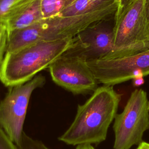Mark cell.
Returning a JSON list of instances; mask_svg holds the SVG:
<instances>
[{
	"label": "cell",
	"mask_w": 149,
	"mask_h": 149,
	"mask_svg": "<svg viewBox=\"0 0 149 149\" xmlns=\"http://www.w3.org/2000/svg\"><path fill=\"white\" fill-rule=\"evenodd\" d=\"M120 100L121 95L112 86L98 87L83 104L78 105L73 122L59 140L72 146L104 141Z\"/></svg>",
	"instance_id": "1"
},
{
	"label": "cell",
	"mask_w": 149,
	"mask_h": 149,
	"mask_svg": "<svg viewBox=\"0 0 149 149\" xmlns=\"http://www.w3.org/2000/svg\"><path fill=\"white\" fill-rule=\"evenodd\" d=\"M73 37L40 41L13 52H6L0 81L6 87L25 83L48 68L72 45Z\"/></svg>",
	"instance_id": "2"
},
{
	"label": "cell",
	"mask_w": 149,
	"mask_h": 149,
	"mask_svg": "<svg viewBox=\"0 0 149 149\" xmlns=\"http://www.w3.org/2000/svg\"><path fill=\"white\" fill-rule=\"evenodd\" d=\"M99 22L89 15L59 16L43 19L23 30L8 33L6 52H13L33 43L74 37L91 24Z\"/></svg>",
	"instance_id": "3"
},
{
	"label": "cell",
	"mask_w": 149,
	"mask_h": 149,
	"mask_svg": "<svg viewBox=\"0 0 149 149\" xmlns=\"http://www.w3.org/2000/svg\"><path fill=\"white\" fill-rule=\"evenodd\" d=\"M145 0H135L115 19L113 49L105 59L122 58L149 49Z\"/></svg>",
	"instance_id": "4"
},
{
	"label": "cell",
	"mask_w": 149,
	"mask_h": 149,
	"mask_svg": "<svg viewBox=\"0 0 149 149\" xmlns=\"http://www.w3.org/2000/svg\"><path fill=\"white\" fill-rule=\"evenodd\" d=\"M148 102L143 89L131 93L123 111L114 119L113 149H130L143 141V134L149 129Z\"/></svg>",
	"instance_id": "5"
},
{
	"label": "cell",
	"mask_w": 149,
	"mask_h": 149,
	"mask_svg": "<svg viewBox=\"0 0 149 149\" xmlns=\"http://www.w3.org/2000/svg\"><path fill=\"white\" fill-rule=\"evenodd\" d=\"M45 82V77L40 74L25 83L10 87L0 102V126L15 145L23 133V125L32 93L43 86Z\"/></svg>",
	"instance_id": "6"
},
{
	"label": "cell",
	"mask_w": 149,
	"mask_h": 149,
	"mask_svg": "<svg viewBox=\"0 0 149 149\" xmlns=\"http://www.w3.org/2000/svg\"><path fill=\"white\" fill-rule=\"evenodd\" d=\"M98 83L113 86L149 74V49L122 58L87 61Z\"/></svg>",
	"instance_id": "7"
},
{
	"label": "cell",
	"mask_w": 149,
	"mask_h": 149,
	"mask_svg": "<svg viewBox=\"0 0 149 149\" xmlns=\"http://www.w3.org/2000/svg\"><path fill=\"white\" fill-rule=\"evenodd\" d=\"M48 68L54 82L74 94H89L98 88L87 61L77 55L65 52Z\"/></svg>",
	"instance_id": "8"
},
{
	"label": "cell",
	"mask_w": 149,
	"mask_h": 149,
	"mask_svg": "<svg viewBox=\"0 0 149 149\" xmlns=\"http://www.w3.org/2000/svg\"><path fill=\"white\" fill-rule=\"evenodd\" d=\"M114 24L115 16L91 24L73 37L65 52L86 61L106 59L113 49Z\"/></svg>",
	"instance_id": "9"
},
{
	"label": "cell",
	"mask_w": 149,
	"mask_h": 149,
	"mask_svg": "<svg viewBox=\"0 0 149 149\" xmlns=\"http://www.w3.org/2000/svg\"><path fill=\"white\" fill-rule=\"evenodd\" d=\"M43 20L41 0H34L4 22L7 33L23 30Z\"/></svg>",
	"instance_id": "10"
},
{
	"label": "cell",
	"mask_w": 149,
	"mask_h": 149,
	"mask_svg": "<svg viewBox=\"0 0 149 149\" xmlns=\"http://www.w3.org/2000/svg\"><path fill=\"white\" fill-rule=\"evenodd\" d=\"M34 0H0V20L5 21Z\"/></svg>",
	"instance_id": "11"
},
{
	"label": "cell",
	"mask_w": 149,
	"mask_h": 149,
	"mask_svg": "<svg viewBox=\"0 0 149 149\" xmlns=\"http://www.w3.org/2000/svg\"><path fill=\"white\" fill-rule=\"evenodd\" d=\"M65 7V0H41V10L43 19L60 16Z\"/></svg>",
	"instance_id": "12"
},
{
	"label": "cell",
	"mask_w": 149,
	"mask_h": 149,
	"mask_svg": "<svg viewBox=\"0 0 149 149\" xmlns=\"http://www.w3.org/2000/svg\"><path fill=\"white\" fill-rule=\"evenodd\" d=\"M16 146L17 149H50L41 141L32 139L24 132Z\"/></svg>",
	"instance_id": "13"
},
{
	"label": "cell",
	"mask_w": 149,
	"mask_h": 149,
	"mask_svg": "<svg viewBox=\"0 0 149 149\" xmlns=\"http://www.w3.org/2000/svg\"><path fill=\"white\" fill-rule=\"evenodd\" d=\"M0 149H17L16 145L10 140L0 126Z\"/></svg>",
	"instance_id": "14"
},
{
	"label": "cell",
	"mask_w": 149,
	"mask_h": 149,
	"mask_svg": "<svg viewBox=\"0 0 149 149\" xmlns=\"http://www.w3.org/2000/svg\"><path fill=\"white\" fill-rule=\"evenodd\" d=\"M135 0H119V6L115 15V19L118 17Z\"/></svg>",
	"instance_id": "15"
},
{
	"label": "cell",
	"mask_w": 149,
	"mask_h": 149,
	"mask_svg": "<svg viewBox=\"0 0 149 149\" xmlns=\"http://www.w3.org/2000/svg\"><path fill=\"white\" fill-rule=\"evenodd\" d=\"M8 36L6 24L4 21L0 20V41Z\"/></svg>",
	"instance_id": "16"
},
{
	"label": "cell",
	"mask_w": 149,
	"mask_h": 149,
	"mask_svg": "<svg viewBox=\"0 0 149 149\" xmlns=\"http://www.w3.org/2000/svg\"><path fill=\"white\" fill-rule=\"evenodd\" d=\"M144 8H145V13H146L147 27L149 31V0H145Z\"/></svg>",
	"instance_id": "17"
},
{
	"label": "cell",
	"mask_w": 149,
	"mask_h": 149,
	"mask_svg": "<svg viewBox=\"0 0 149 149\" xmlns=\"http://www.w3.org/2000/svg\"><path fill=\"white\" fill-rule=\"evenodd\" d=\"M76 149H95L91 144H81L77 146Z\"/></svg>",
	"instance_id": "18"
},
{
	"label": "cell",
	"mask_w": 149,
	"mask_h": 149,
	"mask_svg": "<svg viewBox=\"0 0 149 149\" xmlns=\"http://www.w3.org/2000/svg\"><path fill=\"white\" fill-rule=\"evenodd\" d=\"M136 149H149L148 143L145 141H143L140 144H139Z\"/></svg>",
	"instance_id": "19"
},
{
	"label": "cell",
	"mask_w": 149,
	"mask_h": 149,
	"mask_svg": "<svg viewBox=\"0 0 149 149\" xmlns=\"http://www.w3.org/2000/svg\"><path fill=\"white\" fill-rule=\"evenodd\" d=\"M75 0H65V3H66V7L71 4L73 2H74ZM65 7V8H66Z\"/></svg>",
	"instance_id": "20"
},
{
	"label": "cell",
	"mask_w": 149,
	"mask_h": 149,
	"mask_svg": "<svg viewBox=\"0 0 149 149\" xmlns=\"http://www.w3.org/2000/svg\"><path fill=\"white\" fill-rule=\"evenodd\" d=\"M148 109H149V102H148Z\"/></svg>",
	"instance_id": "21"
},
{
	"label": "cell",
	"mask_w": 149,
	"mask_h": 149,
	"mask_svg": "<svg viewBox=\"0 0 149 149\" xmlns=\"http://www.w3.org/2000/svg\"><path fill=\"white\" fill-rule=\"evenodd\" d=\"M148 146H149V143H148Z\"/></svg>",
	"instance_id": "22"
}]
</instances>
